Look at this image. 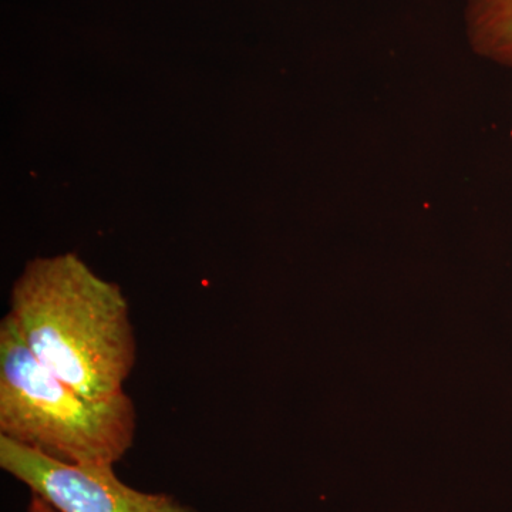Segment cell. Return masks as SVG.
I'll return each instance as SVG.
<instances>
[{
	"instance_id": "cell-1",
	"label": "cell",
	"mask_w": 512,
	"mask_h": 512,
	"mask_svg": "<svg viewBox=\"0 0 512 512\" xmlns=\"http://www.w3.org/2000/svg\"><path fill=\"white\" fill-rule=\"evenodd\" d=\"M10 322L46 369L84 396L124 392L137 359L120 286L73 254L29 262L10 296Z\"/></svg>"
},
{
	"instance_id": "cell-2",
	"label": "cell",
	"mask_w": 512,
	"mask_h": 512,
	"mask_svg": "<svg viewBox=\"0 0 512 512\" xmlns=\"http://www.w3.org/2000/svg\"><path fill=\"white\" fill-rule=\"evenodd\" d=\"M126 392L84 396L26 348L8 316L0 322V436L63 463L116 466L136 439Z\"/></svg>"
},
{
	"instance_id": "cell-3",
	"label": "cell",
	"mask_w": 512,
	"mask_h": 512,
	"mask_svg": "<svg viewBox=\"0 0 512 512\" xmlns=\"http://www.w3.org/2000/svg\"><path fill=\"white\" fill-rule=\"evenodd\" d=\"M0 468L59 512H197L173 495L130 487L113 466L63 463L2 436Z\"/></svg>"
},
{
	"instance_id": "cell-4",
	"label": "cell",
	"mask_w": 512,
	"mask_h": 512,
	"mask_svg": "<svg viewBox=\"0 0 512 512\" xmlns=\"http://www.w3.org/2000/svg\"><path fill=\"white\" fill-rule=\"evenodd\" d=\"M466 30L477 55L512 69V0H467Z\"/></svg>"
},
{
	"instance_id": "cell-5",
	"label": "cell",
	"mask_w": 512,
	"mask_h": 512,
	"mask_svg": "<svg viewBox=\"0 0 512 512\" xmlns=\"http://www.w3.org/2000/svg\"><path fill=\"white\" fill-rule=\"evenodd\" d=\"M28 512H59L55 510L47 501L43 500V498L37 497V495L32 494V498H30V503L28 507Z\"/></svg>"
}]
</instances>
